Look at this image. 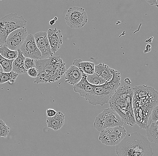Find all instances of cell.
Returning a JSON list of instances; mask_svg holds the SVG:
<instances>
[{"label": "cell", "mask_w": 158, "mask_h": 156, "mask_svg": "<svg viewBox=\"0 0 158 156\" xmlns=\"http://www.w3.org/2000/svg\"><path fill=\"white\" fill-rule=\"evenodd\" d=\"M156 6L158 8V0H157L156 4Z\"/></svg>", "instance_id": "obj_33"}, {"label": "cell", "mask_w": 158, "mask_h": 156, "mask_svg": "<svg viewBox=\"0 0 158 156\" xmlns=\"http://www.w3.org/2000/svg\"><path fill=\"white\" fill-rule=\"evenodd\" d=\"M27 30L26 28L17 29L10 33L5 42V45L10 50H18L24 43L27 37Z\"/></svg>", "instance_id": "obj_11"}, {"label": "cell", "mask_w": 158, "mask_h": 156, "mask_svg": "<svg viewBox=\"0 0 158 156\" xmlns=\"http://www.w3.org/2000/svg\"><path fill=\"white\" fill-rule=\"evenodd\" d=\"M18 55L12 63V71L18 74H24L27 72L25 70L24 61L25 58L23 56L20 49L18 50Z\"/></svg>", "instance_id": "obj_18"}, {"label": "cell", "mask_w": 158, "mask_h": 156, "mask_svg": "<svg viewBox=\"0 0 158 156\" xmlns=\"http://www.w3.org/2000/svg\"><path fill=\"white\" fill-rule=\"evenodd\" d=\"M87 80L89 83L94 86L102 85L107 82L95 74L87 76Z\"/></svg>", "instance_id": "obj_23"}, {"label": "cell", "mask_w": 158, "mask_h": 156, "mask_svg": "<svg viewBox=\"0 0 158 156\" xmlns=\"http://www.w3.org/2000/svg\"><path fill=\"white\" fill-rule=\"evenodd\" d=\"M133 90L132 104L135 121L141 129H146L152 112L158 105V92L145 85L136 86Z\"/></svg>", "instance_id": "obj_1"}, {"label": "cell", "mask_w": 158, "mask_h": 156, "mask_svg": "<svg viewBox=\"0 0 158 156\" xmlns=\"http://www.w3.org/2000/svg\"><path fill=\"white\" fill-rule=\"evenodd\" d=\"M35 68L38 72V76L34 81L36 84L58 82L66 72V64L59 56L36 61Z\"/></svg>", "instance_id": "obj_4"}, {"label": "cell", "mask_w": 158, "mask_h": 156, "mask_svg": "<svg viewBox=\"0 0 158 156\" xmlns=\"http://www.w3.org/2000/svg\"><path fill=\"white\" fill-rule=\"evenodd\" d=\"M123 122L118 113L109 107L104 110L96 117L94 127L98 131L101 132L109 127L122 126Z\"/></svg>", "instance_id": "obj_7"}, {"label": "cell", "mask_w": 158, "mask_h": 156, "mask_svg": "<svg viewBox=\"0 0 158 156\" xmlns=\"http://www.w3.org/2000/svg\"><path fill=\"white\" fill-rule=\"evenodd\" d=\"M18 75L19 74L12 71L8 73L1 72L0 73V84L5 83L7 82L13 83L16 80Z\"/></svg>", "instance_id": "obj_22"}, {"label": "cell", "mask_w": 158, "mask_h": 156, "mask_svg": "<svg viewBox=\"0 0 158 156\" xmlns=\"http://www.w3.org/2000/svg\"><path fill=\"white\" fill-rule=\"evenodd\" d=\"M146 130L147 138L150 142L158 144V121L149 122Z\"/></svg>", "instance_id": "obj_20"}, {"label": "cell", "mask_w": 158, "mask_h": 156, "mask_svg": "<svg viewBox=\"0 0 158 156\" xmlns=\"http://www.w3.org/2000/svg\"><path fill=\"white\" fill-rule=\"evenodd\" d=\"M35 60L30 58H25L24 61V66L25 70H27L32 68H35Z\"/></svg>", "instance_id": "obj_26"}, {"label": "cell", "mask_w": 158, "mask_h": 156, "mask_svg": "<svg viewBox=\"0 0 158 156\" xmlns=\"http://www.w3.org/2000/svg\"><path fill=\"white\" fill-rule=\"evenodd\" d=\"M27 21L23 16L17 13H11L0 19V42L5 43L8 36L13 32L26 28Z\"/></svg>", "instance_id": "obj_6"}, {"label": "cell", "mask_w": 158, "mask_h": 156, "mask_svg": "<svg viewBox=\"0 0 158 156\" xmlns=\"http://www.w3.org/2000/svg\"><path fill=\"white\" fill-rule=\"evenodd\" d=\"M148 3L150 4L151 6H156V4L157 0H154V1H147Z\"/></svg>", "instance_id": "obj_30"}, {"label": "cell", "mask_w": 158, "mask_h": 156, "mask_svg": "<svg viewBox=\"0 0 158 156\" xmlns=\"http://www.w3.org/2000/svg\"><path fill=\"white\" fill-rule=\"evenodd\" d=\"M73 65L77 67L81 72L87 75H91L94 73L95 64L92 62H84L80 59H77L74 61Z\"/></svg>", "instance_id": "obj_19"}, {"label": "cell", "mask_w": 158, "mask_h": 156, "mask_svg": "<svg viewBox=\"0 0 158 156\" xmlns=\"http://www.w3.org/2000/svg\"><path fill=\"white\" fill-rule=\"evenodd\" d=\"M65 116L61 112H57L56 115L53 117H47L46 123L48 128L52 129L54 131L60 130L65 123Z\"/></svg>", "instance_id": "obj_16"}, {"label": "cell", "mask_w": 158, "mask_h": 156, "mask_svg": "<svg viewBox=\"0 0 158 156\" xmlns=\"http://www.w3.org/2000/svg\"><path fill=\"white\" fill-rule=\"evenodd\" d=\"M64 78L65 82L74 86L81 81L82 74L77 67L73 65L66 71Z\"/></svg>", "instance_id": "obj_15"}, {"label": "cell", "mask_w": 158, "mask_h": 156, "mask_svg": "<svg viewBox=\"0 0 158 156\" xmlns=\"http://www.w3.org/2000/svg\"><path fill=\"white\" fill-rule=\"evenodd\" d=\"M55 22L56 21L54 20V19H52L49 21V24L50 26H53L54 25V24H55Z\"/></svg>", "instance_id": "obj_31"}, {"label": "cell", "mask_w": 158, "mask_h": 156, "mask_svg": "<svg viewBox=\"0 0 158 156\" xmlns=\"http://www.w3.org/2000/svg\"><path fill=\"white\" fill-rule=\"evenodd\" d=\"M150 122H155L158 121V105L155 106L151 113Z\"/></svg>", "instance_id": "obj_27"}, {"label": "cell", "mask_w": 158, "mask_h": 156, "mask_svg": "<svg viewBox=\"0 0 158 156\" xmlns=\"http://www.w3.org/2000/svg\"><path fill=\"white\" fill-rule=\"evenodd\" d=\"M14 60H9L4 58L0 55V65L3 72L10 73L12 70V63Z\"/></svg>", "instance_id": "obj_24"}, {"label": "cell", "mask_w": 158, "mask_h": 156, "mask_svg": "<svg viewBox=\"0 0 158 156\" xmlns=\"http://www.w3.org/2000/svg\"><path fill=\"white\" fill-rule=\"evenodd\" d=\"M57 112L55 111L54 109L49 108V109H48L46 110V116H47V117H53V116H54L56 115Z\"/></svg>", "instance_id": "obj_29"}, {"label": "cell", "mask_w": 158, "mask_h": 156, "mask_svg": "<svg viewBox=\"0 0 158 156\" xmlns=\"http://www.w3.org/2000/svg\"><path fill=\"white\" fill-rule=\"evenodd\" d=\"M10 128L6 126L4 121L0 119V137H7L9 134Z\"/></svg>", "instance_id": "obj_25"}, {"label": "cell", "mask_w": 158, "mask_h": 156, "mask_svg": "<svg viewBox=\"0 0 158 156\" xmlns=\"http://www.w3.org/2000/svg\"><path fill=\"white\" fill-rule=\"evenodd\" d=\"M82 74V78L78 83L75 85L73 86L74 91L79 94L81 96L85 98L93 90L94 86L89 83L87 80V75L83 72H81Z\"/></svg>", "instance_id": "obj_14"}, {"label": "cell", "mask_w": 158, "mask_h": 156, "mask_svg": "<svg viewBox=\"0 0 158 156\" xmlns=\"http://www.w3.org/2000/svg\"><path fill=\"white\" fill-rule=\"evenodd\" d=\"M0 55L9 60H15L18 55V50H10L6 45H0Z\"/></svg>", "instance_id": "obj_21"}, {"label": "cell", "mask_w": 158, "mask_h": 156, "mask_svg": "<svg viewBox=\"0 0 158 156\" xmlns=\"http://www.w3.org/2000/svg\"><path fill=\"white\" fill-rule=\"evenodd\" d=\"M117 156H153L151 142L138 132L126 135L116 145Z\"/></svg>", "instance_id": "obj_3"}, {"label": "cell", "mask_w": 158, "mask_h": 156, "mask_svg": "<svg viewBox=\"0 0 158 156\" xmlns=\"http://www.w3.org/2000/svg\"><path fill=\"white\" fill-rule=\"evenodd\" d=\"M127 135L126 130L123 126L109 127L100 132L98 139L107 146L117 145Z\"/></svg>", "instance_id": "obj_8"}, {"label": "cell", "mask_w": 158, "mask_h": 156, "mask_svg": "<svg viewBox=\"0 0 158 156\" xmlns=\"http://www.w3.org/2000/svg\"><path fill=\"white\" fill-rule=\"evenodd\" d=\"M65 19L67 25L71 28L80 29L85 25L88 19L84 8L71 7L67 11Z\"/></svg>", "instance_id": "obj_9"}, {"label": "cell", "mask_w": 158, "mask_h": 156, "mask_svg": "<svg viewBox=\"0 0 158 156\" xmlns=\"http://www.w3.org/2000/svg\"><path fill=\"white\" fill-rule=\"evenodd\" d=\"M112 78L102 85L94 86L91 93L85 99L91 105L102 106L108 103L111 97L120 86L121 75L118 71L112 69Z\"/></svg>", "instance_id": "obj_5"}, {"label": "cell", "mask_w": 158, "mask_h": 156, "mask_svg": "<svg viewBox=\"0 0 158 156\" xmlns=\"http://www.w3.org/2000/svg\"><path fill=\"white\" fill-rule=\"evenodd\" d=\"M27 73L31 78H36L38 76V72L35 68H32L27 70Z\"/></svg>", "instance_id": "obj_28"}, {"label": "cell", "mask_w": 158, "mask_h": 156, "mask_svg": "<svg viewBox=\"0 0 158 156\" xmlns=\"http://www.w3.org/2000/svg\"><path fill=\"white\" fill-rule=\"evenodd\" d=\"M3 72V70L2 68V66H1V65H0V73Z\"/></svg>", "instance_id": "obj_32"}, {"label": "cell", "mask_w": 158, "mask_h": 156, "mask_svg": "<svg viewBox=\"0 0 158 156\" xmlns=\"http://www.w3.org/2000/svg\"><path fill=\"white\" fill-rule=\"evenodd\" d=\"M133 96V88L126 86H119L108 102L110 107L121 117L123 124L131 126L136 124L132 104Z\"/></svg>", "instance_id": "obj_2"}, {"label": "cell", "mask_w": 158, "mask_h": 156, "mask_svg": "<svg viewBox=\"0 0 158 156\" xmlns=\"http://www.w3.org/2000/svg\"><path fill=\"white\" fill-rule=\"evenodd\" d=\"M19 49L25 58H30L35 61L43 59L41 52L36 46L34 36L32 34L27 36Z\"/></svg>", "instance_id": "obj_10"}, {"label": "cell", "mask_w": 158, "mask_h": 156, "mask_svg": "<svg viewBox=\"0 0 158 156\" xmlns=\"http://www.w3.org/2000/svg\"><path fill=\"white\" fill-rule=\"evenodd\" d=\"M33 36L36 46L41 52L43 59H47L53 56L47 32H40Z\"/></svg>", "instance_id": "obj_12"}, {"label": "cell", "mask_w": 158, "mask_h": 156, "mask_svg": "<svg viewBox=\"0 0 158 156\" xmlns=\"http://www.w3.org/2000/svg\"><path fill=\"white\" fill-rule=\"evenodd\" d=\"M47 36L53 55L60 49L63 43V36L61 30L56 27L47 31Z\"/></svg>", "instance_id": "obj_13"}, {"label": "cell", "mask_w": 158, "mask_h": 156, "mask_svg": "<svg viewBox=\"0 0 158 156\" xmlns=\"http://www.w3.org/2000/svg\"><path fill=\"white\" fill-rule=\"evenodd\" d=\"M106 82L110 81L112 78V69L103 63L95 65L94 73Z\"/></svg>", "instance_id": "obj_17"}]
</instances>
